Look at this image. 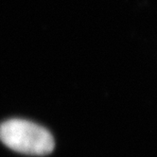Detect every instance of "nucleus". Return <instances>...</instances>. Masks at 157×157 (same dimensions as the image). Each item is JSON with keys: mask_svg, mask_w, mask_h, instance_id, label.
Segmentation results:
<instances>
[{"mask_svg": "<svg viewBox=\"0 0 157 157\" xmlns=\"http://www.w3.org/2000/svg\"><path fill=\"white\" fill-rule=\"evenodd\" d=\"M0 140L14 151L47 155L54 149V138L44 127L24 119H10L0 125Z\"/></svg>", "mask_w": 157, "mask_h": 157, "instance_id": "obj_1", "label": "nucleus"}]
</instances>
